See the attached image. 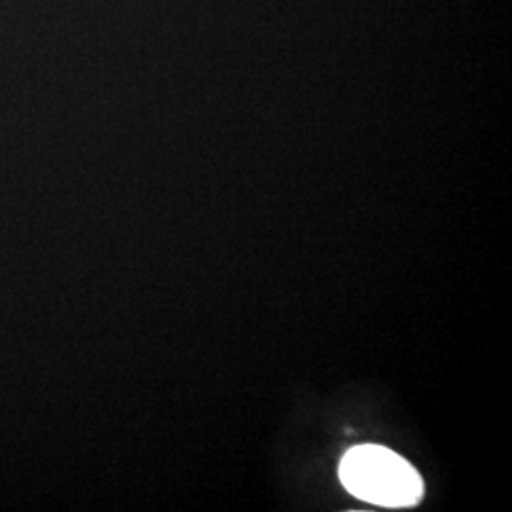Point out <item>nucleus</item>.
Masks as SVG:
<instances>
[{
    "label": "nucleus",
    "instance_id": "f257e3e1",
    "mask_svg": "<svg viewBox=\"0 0 512 512\" xmlns=\"http://www.w3.org/2000/svg\"><path fill=\"white\" fill-rule=\"evenodd\" d=\"M340 480L355 497L384 507H410L423 494L416 469L395 452L374 444L349 450L340 463Z\"/></svg>",
    "mask_w": 512,
    "mask_h": 512
}]
</instances>
